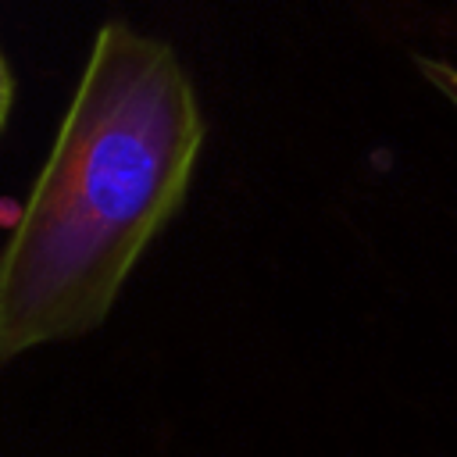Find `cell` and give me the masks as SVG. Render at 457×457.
Returning <instances> with one entry per match:
<instances>
[{"label":"cell","mask_w":457,"mask_h":457,"mask_svg":"<svg viewBox=\"0 0 457 457\" xmlns=\"http://www.w3.org/2000/svg\"><path fill=\"white\" fill-rule=\"evenodd\" d=\"M204 114L175 50L104 21L54 146L0 246V364L93 332L179 214Z\"/></svg>","instance_id":"1"},{"label":"cell","mask_w":457,"mask_h":457,"mask_svg":"<svg viewBox=\"0 0 457 457\" xmlns=\"http://www.w3.org/2000/svg\"><path fill=\"white\" fill-rule=\"evenodd\" d=\"M414 64H418V71H421V79L453 107V114H457V61H446V57H414Z\"/></svg>","instance_id":"2"},{"label":"cell","mask_w":457,"mask_h":457,"mask_svg":"<svg viewBox=\"0 0 457 457\" xmlns=\"http://www.w3.org/2000/svg\"><path fill=\"white\" fill-rule=\"evenodd\" d=\"M11 100H14V79H11V68L0 54V132L7 125V114H11Z\"/></svg>","instance_id":"3"}]
</instances>
